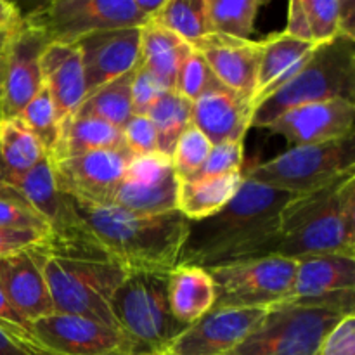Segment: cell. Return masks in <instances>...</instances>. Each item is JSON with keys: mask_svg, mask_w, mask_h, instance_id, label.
I'll use <instances>...</instances> for the list:
<instances>
[{"mask_svg": "<svg viewBox=\"0 0 355 355\" xmlns=\"http://www.w3.org/2000/svg\"><path fill=\"white\" fill-rule=\"evenodd\" d=\"M297 194L245 179L227 205L201 220H189L177 266L203 269L262 257L276 238L281 211Z\"/></svg>", "mask_w": 355, "mask_h": 355, "instance_id": "6da1fadb", "label": "cell"}, {"mask_svg": "<svg viewBox=\"0 0 355 355\" xmlns=\"http://www.w3.org/2000/svg\"><path fill=\"white\" fill-rule=\"evenodd\" d=\"M328 253L355 259V173L291 198L262 257L298 260Z\"/></svg>", "mask_w": 355, "mask_h": 355, "instance_id": "7a4b0ae2", "label": "cell"}, {"mask_svg": "<svg viewBox=\"0 0 355 355\" xmlns=\"http://www.w3.org/2000/svg\"><path fill=\"white\" fill-rule=\"evenodd\" d=\"M69 200L111 262L123 267L128 274H166L179 262L189 231V220L179 210L155 217H135L113 205L96 207Z\"/></svg>", "mask_w": 355, "mask_h": 355, "instance_id": "3957f363", "label": "cell"}, {"mask_svg": "<svg viewBox=\"0 0 355 355\" xmlns=\"http://www.w3.org/2000/svg\"><path fill=\"white\" fill-rule=\"evenodd\" d=\"M0 198L30 208L45 222L47 239L40 250L47 255L113 263L71 200L55 187L49 156L26 175L0 180Z\"/></svg>", "mask_w": 355, "mask_h": 355, "instance_id": "277c9868", "label": "cell"}, {"mask_svg": "<svg viewBox=\"0 0 355 355\" xmlns=\"http://www.w3.org/2000/svg\"><path fill=\"white\" fill-rule=\"evenodd\" d=\"M333 99L355 103V40L342 35L315 45L302 68L253 107L252 127L267 128L293 107Z\"/></svg>", "mask_w": 355, "mask_h": 355, "instance_id": "5b68a950", "label": "cell"}, {"mask_svg": "<svg viewBox=\"0 0 355 355\" xmlns=\"http://www.w3.org/2000/svg\"><path fill=\"white\" fill-rule=\"evenodd\" d=\"M37 252L54 305V314L80 315L120 329L111 302L128 276L123 267L116 263L47 255L40 246Z\"/></svg>", "mask_w": 355, "mask_h": 355, "instance_id": "8992f818", "label": "cell"}, {"mask_svg": "<svg viewBox=\"0 0 355 355\" xmlns=\"http://www.w3.org/2000/svg\"><path fill=\"white\" fill-rule=\"evenodd\" d=\"M166 274L130 272L111 302L121 331L153 355H162L186 329L170 311Z\"/></svg>", "mask_w": 355, "mask_h": 355, "instance_id": "52a82bcc", "label": "cell"}, {"mask_svg": "<svg viewBox=\"0 0 355 355\" xmlns=\"http://www.w3.org/2000/svg\"><path fill=\"white\" fill-rule=\"evenodd\" d=\"M355 173V134L322 144L293 146L243 173L245 179L290 194H304Z\"/></svg>", "mask_w": 355, "mask_h": 355, "instance_id": "ba28073f", "label": "cell"}, {"mask_svg": "<svg viewBox=\"0 0 355 355\" xmlns=\"http://www.w3.org/2000/svg\"><path fill=\"white\" fill-rule=\"evenodd\" d=\"M343 318L345 314L329 309L281 304L227 355H315Z\"/></svg>", "mask_w": 355, "mask_h": 355, "instance_id": "9c48e42d", "label": "cell"}, {"mask_svg": "<svg viewBox=\"0 0 355 355\" xmlns=\"http://www.w3.org/2000/svg\"><path fill=\"white\" fill-rule=\"evenodd\" d=\"M218 309H272L288 302L297 260L266 255L207 269Z\"/></svg>", "mask_w": 355, "mask_h": 355, "instance_id": "30bf717a", "label": "cell"}, {"mask_svg": "<svg viewBox=\"0 0 355 355\" xmlns=\"http://www.w3.org/2000/svg\"><path fill=\"white\" fill-rule=\"evenodd\" d=\"M51 44H76L97 31L144 26L134 0H54L24 16Z\"/></svg>", "mask_w": 355, "mask_h": 355, "instance_id": "8fae6325", "label": "cell"}, {"mask_svg": "<svg viewBox=\"0 0 355 355\" xmlns=\"http://www.w3.org/2000/svg\"><path fill=\"white\" fill-rule=\"evenodd\" d=\"M33 335L55 355H153L121 329L80 315L52 314L38 319Z\"/></svg>", "mask_w": 355, "mask_h": 355, "instance_id": "7c38bea8", "label": "cell"}, {"mask_svg": "<svg viewBox=\"0 0 355 355\" xmlns=\"http://www.w3.org/2000/svg\"><path fill=\"white\" fill-rule=\"evenodd\" d=\"M284 304L355 314V259L336 253L298 259L290 298Z\"/></svg>", "mask_w": 355, "mask_h": 355, "instance_id": "4fadbf2b", "label": "cell"}, {"mask_svg": "<svg viewBox=\"0 0 355 355\" xmlns=\"http://www.w3.org/2000/svg\"><path fill=\"white\" fill-rule=\"evenodd\" d=\"M132 158L128 151H94L49 162L59 193L80 203L111 207Z\"/></svg>", "mask_w": 355, "mask_h": 355, "instance_id": "5bb4252c", "label": "cell"}, {"mask_svg": "<svg viewBox=\"0 0 355 355\" xmlns=\"http://www.w3.org/2000/svg\"><path fill=\"white\" fill-rule=\"evenodd\" d=\"M177 194L179 179L168 156L162 153L134 156L114 194L113 207L135 217H155L177 210Z\"/></svg>", "mask_w": 355, "mask_h": 355, "instance_id": "9a60e30c", "label": "cell"}, {"mask_svg": "<svg viewBox=\"0 0 355 355\" xmlns=\"http://www.w3.org/2000/svg\"><path fill=\"white\" fill-rule=\"evenodd\" d=\"M51 42L40 30L26 19L14 28L6 49V75H3L0 118H19L31 97L44 87L40 58Z\"/></svg>", "mask_w": 355, "mask_h": 355, "instance_id": "2e32d148", "label": "cell"}, {"mask_svg": "<svg viewBox=\"0 0 355 355\" xmlns=\"http://www.w3.org/2000/svg\"><path fill=\"white\" fill-rule=\"evenodd\" d=\"M270 309H218L187 326L162 355H227Z\"/></svg>", "mask_w": 355, "mask_h": 355, "instance_id": "e0dca14e", "label": "cell"}, {"mask_svg": "<svg viewBox=\"0 0 355 355\" xmlns=\"http://www.w3.org/2000/svg\"><path fill=\"white\" fill-rule=\"evenodd\" d=\"M85 75V96L125 75L141 61V26L97 31L76 42Z\"/></svg>", "mask_w": 355, "mask_h": 355, "instance_id": "ac0fdd59", "label": "cell"}, {"mask_svg": "<svg viewBox=\"0 0 355 355\" xmlns=\"http://www.w3.org/2000/svg\"><path fill=\"white\" fill-rule=\"evenodd\" d=\"M354 121L355 103L333 99L293 107L276 118L267 130L283 135L293 146H311L354 135Z\"/></svg>", "mask_w": 355, "mask_h": 355, "instance_id": "d6986e66", "label": "cell"}, {"mask_svg": "<svg viewBox=\"0 0 355 355\" xmlns=\"http://www.w3.org/2000/svg\"><path fill=\"white\" fill-rule=\"evenodd\" d=\"M193 49L208 62L214 75L225 89L232 90L253 106L257 92L262 40H239L210 33L194 42Z\"/></svg>", "mask_w": 355, "mask_h": 355, "instance_id": "ffe728a7", "label": "cell"}, {"mask_svg": "<svg viewBox=\"0 0 355 355\" xmlns=\"http://www.w3.org/2000/svg\"><path fill=\"white\" fill-rule=\"evenodd\" d=\"M37 248L0 259V286L17 314L31 324L54 314Z\"/></svg>", "mask_w": 355, "mask_h": 355, "instance_id": "44dd1931", "label": "cell"}, {"mask_svg": "<svg viewBox=\"0 0 355 355\" xmlns=\"http://www.w3.org/2000/svg\"><path fill=\"white\" fill-rule=\"evenodd\" d=\"M253 106L232 90L220 87L193 103L191 123L211 142H243L252 127Z\"/></svg>", "mask_w": 355, "mask_h": 355, "instance_id": "7402d4cb", "label": "cell"}, {"mask_svg": "<svg viewBox=\"0 0 355 355\" xmlns=\"http://www.w3.org/2000/svg\"><path fill=\"white\" fill-rule=\"evenodd\" d=\"M40 71L62 123L85 99V75L78 47L75 44H49L42 52Z\"/></svg>", "mask_w": 355, "mask_h": 355, "instance_id": "603a6c76", "label": "cell"}, {"mask_svg": "<svg viewBox=\"0 0 355 355\" xmlns=\"http://www.w3.org/2000/svg\"><path fill=\"white\" fill-rule=\"evenodd\" d=\"M315 44L297 40L283 31L262 40V58L257 75L253 107L283 87L314 52Z\"/></svg>", "mask_w": 355, "mask_h": 355, "instance_id": "cb8c5ba5", "label": "cell"}, {"mask_svg": "<svg viewBox=\"0 0 355 355\" xmlns=\"http://www.w3.org/2000/svg\"><path fill=\"white\" fill-rule=\"evenodd\" d=\"M166 291L173 318L186 328L215 307L214 281L203 267L175 266L166 274Z\"/></svg>", "mask_w": 355, "mask_h": 355, "instance_id": "d4e9b609", "label": "cell"}, {"mask_svg": "<svg viewBox=\"0 0 355 355\" xmlns=\"http://www.w3.org/2000/svg\"><path fill=\"white\" fill-rule=\"evenodd\" d=\"M94 151H128L123 132L96 116H69L61 123V132L49 159L73 158Z\"/></svg>", "mask_w": 355, "mask_h": 355, "instance_id": "484cf974", "label": "cell"}, {"mask_svg": "<svg viewBox=\"0 0 355 355\" xmlns=\"http://www.w3.org/2000/svg\"><path fill=\"white\" fill-rule=\"evenodd\" d=\"M193 45L156 23L141 26V62L166 90H175L177 76Z\"/></svg>", "mask_w": 355, "mask_h": 355, "instance_id": "4316f807", "label": "cell"}, {"mask_svg": "<svg viewBox=\"0 0 355 355\" xmlns=\"http://www.w3.org/2000/svg\"><path fill=\"white\" fill-rule=\"evenodd\" d=\"M241 182L243 172L180 180L177 210L187 220H201V218L210 217L231 201Z\"/></svg>", "mask_w": 355, "mask_h": 355, "instance_id": "83f0119b", "label": "cell"}, {"mask_svg": "<svg viewBox=\"0 0 355 355\" xmlns=\"http://www.w3.org/2000/svg\"><path fill=\"white\" fill-rule=\"evenodd\" d=\"M45 158L44 146L19 118H0V180L26 175Z\"/></svg>", "mask_w": 355, "mask_h": 355, "instance_id": "f1b7e54d", "label": "cell"}, {"mask_svg": "<svg viewBox=\"0 0 355 355\" xmlns=\"http://www.w3.org/2000/svg\"><path fill=\"white\" fill-rule=\"evenodd\" d=\"M135 68L85 96L83 103L75 111V116L101 118V120L107 121V123L121 130L127 125V121L134 116V111H132V82H134Z\"/></svg>", "mask_w": 355, "mask_h": 355, "instance_id": "f546056e", "label": "cell"}, {"mask_svg": "<svg viewBox=\"0 0 355 355\" xmlns=\"http://www.w3.org/2000/svg\"><path fill=\"white\" fill-rule=\"evenodd\" d=\"M191 113L193 103L180 96L175 90H165L155 106L149 110L146 116L153 121L158 134L159 153L165 156H172L177 141L191 125Z\"/></svg>", "mask_w": 355, "mask_h": 355, "instance_id": "4dcf8cb0", "label": "cell"}, {"mask_svg": "<svg viewBox=\"0 0 355 355\" xmlns=\"http://www.w3.org/2000/svg\"><path fill=\"white\" fill-rule=\"evenodd\" d=\"M149 23H156L175 33L189 45L211 33L207 0H166Z\"/></svg>", "mask_w": 355, "mask_h": 355, "instance_id": "1f68e13d", "label": "cell"}, {"mask_svg": "<svg viewBox=\"0 0 355 355\" xmlns=\"http://www.w3.org/2000/svg\"><path fill=\"white\" fill-rule=\"evenodd\" d=\"M260 7V0H207L211 33L250 40Z\"/></svg>", "mask_w": 355, "mask_h": 355, "instance_id": "d6a6232c", "label": "cell"}, {"mask_svg": "<svg viewBox=\"0 0 355 355\" xmlns=\"http://www.w3.org/2000/svg\"><path fill=\"white\" fill-rule=\"evenodd\" d=\"M19 120L23 121L24 127L38 139L44 146L47 156L51 155L52 149L55 148L61 132V121H59L58 111H55L54 101L45 87H42L30 103L23 107L19 114Z\"/></svg>", "mask_w": 355, "mask_h": 355, "instance_id": "836d02e7", "label": "cell"}, {"mask_svg": "<svg viewBox=\"0 0 355 355\" xmlns=\"http://www.w3.org/2000/svg\"><path fill=\"white\" fill-rule=\"evenodd\" d=\"M211 151V142L194 127L193 123L182 132L173 148L170 162L177 179L187 180L196 175L198 170L205 165L208 155Z\"/></svg>", "mask_w": 355, "mask_h": 355, "instance_id": "e575fe53", "label": "cell"}, {"mask_svg": "<svg viewBox=\"0 0 355 355\" xmlns=\"http://www.w3.org/2000/svg\"><path fill=\"white\" fill-rule=\"evenodd\" d=\"M220 87L224 85L214 75V71L210 69L208 62L205 61L203 55L193 49L189 58L184 61L179 76H177L175 92H179L187 101L194 103L201 96L215 89H220Z\"/></svg>", "mask_w": 355, "mask_h": 355, "instance_id": "d590c367", "label": "cell"}, {"mask_svg": "<svg viewBox=\"0 0 355 355\" xmlns=\"http://www.w3.org/2000/svg\"><path fill=\"white\" fill-rule=\"evenodd\" d=\"M302 3L315 45L326 44L338 37L342 0H302Z\"/></svg>", "mask_w": 355, "mask_h": 355, "instance_id": "8d00e7d4", "label": "cell"}, {"mask_svg": "<svg viewBox=\"0 0 355 355\" xmlns=\"http://www.w3.org/2000/svg\"><path fill=\"white\" fill-rule=\"evenodd\" d=\"M243 166V142H222V144L211 146L205 165L198 170L196 175L191 179H201V177H217L227 175V173L241 172ZM189 180V179H187Z\"/></svg>", "mask_w": 355, "mask_h": 355, "instance_id": "74e56055", "label": "cell"}, {"mask_svg": "<svg viewBox=\"0 0 355 355\" xmlns=\"http://www.w3.org/2000/svg\"><path fill=\"white\" fill-rule=\"evenodd\" d=\"M121 132H123L125 146L132 156H149L159 153L158 134L149 116L134 114L121 128Z\"/></svg>", "mask_w": 355, "mask_h": 355, "instance_id": "f35d334b", "label": "cell"}, {"mask_svg": "<svg viewBox=\"0 0 355 355\" xmlns=\"http://www.w3.org/2000/svg\"><path fill=\"white\" fill-rule=\"evenodd\" d=\"M165 90V87L139 61L137 68H135L134 82H132V111H134V114L146 116Z\"/></svg>", "mask_w": 355, "mask_h": 355, "instance_id": "ab89813d", "label": "cell"}, {"mask_svg": "<svg viewBox=\"0 0 355 355\" xmlns=\"http://www.w3.org/2000/svg\"><path fill=\"white\" fill-rule=\"evenodd\" d=\"M0 227L12 231H35L45 234L47 239V225L37 214L23 205L0 198Z\"/></svg>", "mask_w": 355, "mask_h": 355, "instance_id": "60d3db41", "label": "cell"}, {"mask_svg": "<svg viewBox=\"0 0 355 355\" xmlns=\"http://www.w3.org/2000/svg\"><path fill=\"white\" fill-rule=\"evenodd\" d=\"M315 355H355V314L345 315L326 335Z\"/></svg>", "mask_w": 355, "mask_h": 355, "instance_id": "b9f144b4", "label": "cell"}, {"mask_svg": "<svg viewBox=\"0 0 355 355\" xmlns=\"http://www.w3.org/2000/svg\"><path fill=\"white\" fill-rule=\"evenodd\" d=\"M0 328L6 329L7 333L14 335L16 338L23 340V342L42 347L40 343L35 340L33 324L17 314L16 309L10 305L9 298H7L6 293H3L2 286H0Z\"/></svg>", "mask_w": 355, "mask_h": 355, "instance_id": "7bdbcfd3", "label": "cell"}, {"mask_svg": "<svg viewBox=\"0 0 355 355\" xmlns=\"http://www.w3.org/2000/svg\"><path fill=\"white\" fill-rule=\"evenodd\" d=\"M45 234L35 231H12L0 227V259L14 255L23 250L44 246Z\"/></svg>", "mask_w": 355, "mask_h": 355, "instance_id": "ee69618b", "label": "cell"}, {"mask_svg": "<svg viewBox=\"0 0 355 355\" xmlns=\"http://www.w3.org/2000/svg\"><path fill=\"white\" fill-rule=\"evenodd\" d=\"M284 33L297 38V40H304V42H309V44H314V40H312L311 26H309L307 14H305L302 0H291L290 2V7H288V24Z\"/></svg>", "mask_w": 355, "mask_h": 355, "instance_id": "f6af8a7d", "label": "cell"}, {"mask_svg": "<svg viewBox=\"0 0 355 355\" xmlns=\"http://www.w3.org/2000/svg\"><path fill=\"white\" fill-rule=\"evenodd\" d=\"M0 355H55L44 347L31 345L0 328Z\"/></svg>", "mask_w": 355, "mask_h": 355, "instance_id": "bcb514c9", "label": "cell"}, {"mask_svg": "<svg viewBox=\"0 0 355 355\" xmlns=\"http://www.w3.org/2000/svg\"><path fill=\"white\" fill-rule=\"evenodd\" d=\"M340 35L355 40V0H342V6H340Z\"/></svg>", "mask_w": 355, "mask_h": 355, "instance_id": "7dc6e473", "label": "cell"}, {"mask_svg": "<svg viewBox=\"0 0 355 355\" xmlns=\"http://www.w3.org/2000/svg\"><path fill=\"white\" fill-rule=\"evenodd\" d=\"M23 19L17 6L7 0H0V30H14Z\"/></svg>", "mask_w": 355, "mask_h": 355, "instance_id": "c3c4849f", "label": "cell"}, {"mask_svg": "<svg viewBox=\"0 0 355 355\" xmlns=\"http://www.w3.org/2000/svg\"><path fill=\"white\" fill-rule=\"evenodd\" d=\"M165 2L166 0H134L137 10L146 17L148 23L159 12V10H162V7L165 6Z\"/></svg>", "mask_w": 355, "mask_h": 355, "instance_id": "681fc988", "label": "cell"}, {"mask_svg": "<svg viewBox=\"0 0 355 355\" xmlns=\"http://www.w3.org/2000/svg\"><path fill=\"white\" fill-rule=\"evenodd\" d=\"M12 31L14 30H0V54H2V52H6L10 37H12Z\"/></svg>", "mask_w": 355, "mask_h": 355, "instance_id": "f907efd6", "label": "cell"}, {"mask_svg": "<svg viewBox=\"0 0 355 355\" xmlns=\"http://www.w3.org/2000/svg\"><path fill=\"white\" fill-rule=\"evenodd\" d=\"M3 75H6V52H2V54H0V99H2Z\"/></svg>", "mask_w": 355, "mask_h": 355, "instance_id": "816d5d0a", "label": "cell"}]
</instances>
